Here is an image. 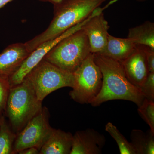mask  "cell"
Here are the masks:
<instances>
[{
  "label": "cell",
  "mask_w": 154,
  "mask_h": 154,
  "mask_svg": "<svg viewBox=\"0 0 154 154\" xmlns=\"http://www.w3.org/2000/svg\"><path fill=\"white\" fill-rule=\"evenodd\" d=\"M94 54V60L102 72V83L101 91L90 104L97 107L107 101L123 100L139 106L144 97L128 79L121 62L98 53Z\"/></svg>",
  "instance_id": "obj_1"
},
{
  "label": "cell",
  "mask_w": 154,
  "mask_h": 154,
  "mask_svg": "<svg viewBox=\"0 0 154 154\" xmlns=\"http://www.w3.org/2000/svg\"><path fill=\"white\" fill-rule=\"evenodd\" d=\"M106 0H62L54 5V17L43 32L25 42L30 53L45 42L54 39L85 21Z\"/></svg>",
  "instance_id": "obj_2"
},
{
  "label": "cell",
  "mask_w": 154,
  "mask_h": 154,
  "mask_svg": "<svg viewBox=\"0 0 154 154\" xmlns=\"http://www.w3.org/2000/svg\"><path fill=\"white\" fill-rule=\"evenodd\" d=\"M81 28L62 39L43 59L73 73L92 53L88 37Z\"/></svg>",
  "instance_id": "obj_3"
},
{
  "label": "cell",
  "mask_w": 154,
  "mask_h": 154,
  "mask_svg": "<svg viewBox=\"0 0 154 154\" xmlns=\"http://www.w3.org/2000/svg\"><path fill=\"white\" fill-rule=\"evenodd\" d=\"M34 90L24 80L11 87L5 110L10 123L16 132H19L42 108Z\"/></svg>",
  "instance_id": "obj_4"
},
{
  "label": "cell",
  "mask_w": 154,
  "mask_h": 154,
  "mask_svg": "<svg viewBox=\"0 0 154 154\" xmlns=\"http://www.w3.org/2000/svg\"><path fill=\"white\" fill-rule=\"evenodd\" d=\"M24 80L31 86L38 100L42 102L52 92L65 87L72 88L74 84L73 74L44 59L29 72Z\"/></svg>",
  "instance_id": "obj_5"
},
{
  "label": "cell",
  "mask_w": 154,
  "mask_h": 154,
  "mask_svg": "<svg viewBox=\"0 0 154 154\" xmlns=\"http://www.w3.org/2000/svg\"><path fill=\"white\" fill-rule=\"evenodd\" d=\"M74 84L69 93L71 98L81 104H91L102 88V75L91 53L73 73Z\"/></svg>",
  "instance_id": "obj_6"
},
{
  "label": "cell",
  "mask_w": 154,
  "mask_h": 154,
  "mask_svg": "<svg viewBox=\"0 0 154 154\" xmlns=\"http://www.w3.org/2000/svg\"><path fill=\"white\" fill-rule=\"evenodd\" d=\"M52 129L49 124L48 110L46 107H42L17 136L13 154H18L22 150L33 147L40 151Z\"/></svg>",
  "instance_id": "obj_7"
},
{
  "label": "cell",
  "mask_w": 154,
  "mask_h": 154,
  "mask_svg": "<svg viewBox=\"0 0 154 154\" xmlns=\"http://www.w3.org/2000/svg\"><path fill=\"white\" fill-rule=\"evenodd\" d=\"M87 19L69 28L57 38L43 42L30 53L17 71L9 77L11 87L22 82L26 75L44 58L48 53L56 45L66 36L80 29L86 22Z\"/></svg>",
  "instance_id": "obj_8"
},
{
  "label": "cell",
  "mask_w": 154,
  "mask_h": 154,
  "mask_svg": "<svg viewBox=\"0 0 154 154\" xmlns=\"http://www.w3.org/2000/svg\"><path fill=\"white\" fill-rule=\"evenodd\" d=\"M104 9H96L81 28L88 37L93 53H102L107 45L109 26L102 12Z\"/></svg>",
  "instance_id": "obj_9"
},
{
  "label": "cell",
  "mask_w": 154,
  "mask_h": 154,
  "mask_svg": "<svg viewBox=\"0 0 154 154\" xmlns=\"http://www.w3.org/2000/svg\"><path fill=\"white\" fill-rule=\"evenodd\" d=\"M120 62L128 79L139 89L149 73L143 45H137L132 53Z\"/></svg>",
  "instance_id": "obj_10"
},
{
  "label": "cell",
  "mask_w": 154,
  "mask_h": 154,
  "mask_svg": "<svg viewBox=\"0 0 154 154\" xmlns=\"http://www.w3.org/2000/svg\"><path fill=\"white\" fill-rule=\"evenodd\" d=\"M106 143L105 136L93 128L77 131L73 135L70 154H100Z\"/></svg>",
  "instance_id": "obj_11"
},
{
  "label": "cell",
  "mask_w": 154,
  "mask_h": 154,
  "mask_svg": "<svg viewBox=\"0 0 154 154\" xmlns=\"http://www.w3.org/2000/svg\"><path fill=\"white\" fill-rule=\"evenodd\" d=\"M30 53L25 43L9 45L0 54V75L11 76Z\"/></svg>",
  "instance_id": "obj_12"
},
{
  "label": "cell",
  "mask_w": 154,
  "mask_h": 154,
  "mask_svg": "<svg viewBox=\"0 0 154 154\" xmlns=\"http://www.w3.org/2000/svg\"><path fill=\"white\" fill-rule=\"evenodd\" d=\"M72 139L71 133L53 128L49 137L40 149L39 154H70Z\"/></svg>",
  "instance_id": "obj_13"
},
{
  "label": "cell",
  "mask_w": 154,
  "mask_h": 154,
  "mask_svg": "<svg viewBox=\"0 0 154 154\" xmlns=\"http://www.w3.org/2000/svg\"><path fill=\"white\" fill-rule=\"evenodd\" d=\"M136 46L129 38H118L109 34L106 48L100 54L122 62L132 53Z\"/></svg>",
  "instance_id": "obj_14"
},
{
  "label": "cell",
  "mask_w": 154,
  "mask_h": 154,
  "mask_svg": "<svg viewBox=\"0 0 154 154\" xmlns=\"http://www.w3.org/2000/svg\"><path fill=\"white\" fill-rule=\"evenodd\" d=\"M127 38L137 45H146L154 49V23L146 21L142 25L130 28Z\"/></svg>",
  "instance_id": "obj_15"
},
{
  "label": "cell",
  "mask_w": 154,
  "mask_h": 154,
  "mask_svg": "<svg viewBox=\"0 0 154 154\" xmlns=\"http://www.w3.org/2000/svg\"><path fill=\"white\" fill-rule=\"evenodd\" d=\"M130 137L137 154H154V134L150 129L146 132L140 129H133Z\"/></svg>",
  "instance_id": "obj_16"
},
{
  "label": "cell",
  "mask_w": 154,
  "mask_h": 154,
  "mask_svg": "<svg viewBox=\"0 0 154 154\" xmlns=\"http://www.w3.org/2000/svg\"><path fill=\"white\" fill-rule=\"evenodd\" d=\"M105 130L113 138L117 144L121 154H137L136 151L131 143L119 131L116 126L110 122L105 126Z\"/></svg>",
  "instance_id": "obj_17"
},
{
  "label": "cell",
  "mask_w": 154,
  "mask_h": 154,
  "mask_svg": "<svg viewBox=\"0 0 154 154\" xmlns=\"http://www.w3.org/2000/svg\"><path fill=\"white\" fill-rule=\"evenodd\" d=\"M16 137L3 118L0 127V154H13Z\"/></svg>",
  "instance_id": "obj_18"
},
{
  "label": "cell",
  "mask_w": 154,
  "mask_h": 154,
  "mask_svg": "<svg viewBox=\"0 0 154 154\" xmlns=\"http://www.w3.org/2000/svg\"><path fill=\"white\" fill-rule=\"evenodd\" d=\"M138 113L154 134V101L145 99L138 107Z\"/></svg>",
  "instance_id": "obj_19"
},
{
  "label": "cell",
  "mask_w": 154,
  "mask_h": 154,
  "mask_svg": "<svg viewBox=\"0 0 154 154\" xmlns=\"http://www.w3.org/2000/svg\"><path fill=\"white\" fill-rule=\"evenodd\" d=\"M11 88L9 77L0 75V113L5 110Z\"/></svg>",
  "instance_id": "obj_20"
},
{
  "label": "cell",
  "mask_w": 154,
  "mask_h": 154,
  "mask_svg": "<svg viewBox=\"0 0 154 154\" xmlns=\"http://www.w3.org/2000/svg\"><path fill=\"white\" fill-rule=\"evenodd\" d=\"M139 89L145 99L154 101V72L149 73Z\"/></svg>",
  "instance_id": "obj_21"
},
{
  "label": "cell",
  "mask_w": 154,
  "mask_h": 154,
  "mask_svg": "<svg viewBox=\"0 0 154 154\" xmlns=\"http://www.w3.org/2000/svg\"><path fill=\"white\" fill-rule=\"evenodd\" d=\"M145 53L148 68L149 72H154V49L142 45Z\"/></svg>",
  "instance_id": "obj_22"
},
{
  "label": "cell",
  "mask_w": 154,
  "mask_h": 154,
  "mask_svg": "<svg viewBox=\"0 0 154 154\" xmlns=\"http://www.w3.org/2000/svg\"><path fill=\"white\" fill-rule=\"evenodd\" d=\"M19 154H39V150L36 147H30L22 150L18 152Z\"/></svg>",
  "instance_id": "obj_23"
},
{
  "label": "cell",
  "mask_w": 154,
  "mask_h": 154,
  "mask_svg": "<svg viewBox=\"0 0 154 154\" xmlns=\"http://www.w3.org/2000/svg\"><path fill=\"white\" fill-rule=\"evenodd\" d=\"M14 0H0V9L3 8L6 5Z\"/></svg>",
  "instance_id": "obj_24"
},
{
  "label": "cell",
  "mask_w": 154,
  "mask_h": 154,
  "mask_svg": "<svg viewBox=\"0 0 154 154\" xmlns=\"http://www.w3.org/2000/svg\"><path fill=\"white\" fill-rule=\"evenodd\" d=\"M42 2H48L51 3L53 5H54L57 3L59 2L62 0H38Z\"/></svg>",
  "instance_id": "obj_25"
},
{
  "label": "cell",
  "mask_w": 154,
  "mask_h": 154,
  "mask_svg": "<svg viewBox=\"0 0 154 154\" xmlns=\"http://www.w3.org/2000/svg\"><path fill=\"white\" fill-rule=\"evenodd\" d=\"M116 1H117V0H112V1L109 3V5H111V4H113V3L115 2Z\"/></svg>",
  "instance_id": "obj_26"
},
{
  "label": "cell",
  "mask_w": 154,
  "mask_h": 154,
  "mask_svg": "<svg viewBox=\"0 0 154 154\" xmlns=\"http://www.w3.org/2000/svg\"><path fill=\"white\" fill-rule=\"evenodd\" d=\"M3 117H0V127H1V123H2V120Z\"/></svg>",
  "instance_id": "obj_27"
},
{
  "label": "cell",
  "mask_w": 154,
  "mask_h": 154,
  "mask_svg": "<svg viewBox=\"0 0 154 154\" xmlns=\"http://www.w3.org/2000/svg\"><path fill=\"white\" fill-rule=\"evenodd\" d=\"M136 1H139V2H142V1H146V0H136Z\"/></svg>",
  "instance_id": "obj_28"
}]
</instances>
